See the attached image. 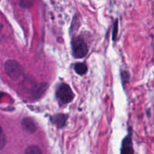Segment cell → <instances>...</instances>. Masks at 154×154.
I'll return each instance as SVG.
<instances>
[{
    "label": "cell",
    "instance_id": "cell-1",
    "mask_svg": "<svg viewBox=\"0 0 154 154\" xmlns=\"http://www.w3.org/2000/svg\"><path fill=\"white\" fill-rule=\"evenodd\" d=\"M5 71L12 81H19L23 76L22 66L14 60H8L4 65Z\"/></svg>",
    "mask_w": 154,
    "mask_h": 154
},
{
    "label": "cell",
    "instance_id": "cell-2",
    "mask_svg": "<svg viewBox=\"0 0 154 154\" xmlns=\"http://www.w3.org/2000/svg\"><path fill=\"white\" fill-rule=\"evenodd\" d=\"M72 50L74 57L84 58L88 53V48L85 41L81 37H75L72 40Z\"/></svg>",
    "mask_w": 154,
    "mask_h": 154
},
{
    "label": "cell",
    "instance_id": "cell-3",
    "mask_svg": "<svg viewBox=\"0 0 154 154\" xmlns=\"http://www.w3.org/2000/svg\"><path fill=\"white\" fill-rule=\"evenodd\" d=\"M56 95L60 102L63 104L70 103L75 97L72 88L67 84H62L57 89Z\"/></svg>",
    "mask_w": 154,
    "mask_h": 154
},
{
    "label": "cell",
    "instance_id": "cell-4",
    "mask_svg": "<svg viewBox=\"0 0 154 154\" xmlns=\"http://www.w3.org/2000/svg\"><path fill=\"white\" fill-rule=\"evenodd\" d=\"M21 125H22L23 129L25 131L26 133L33 134L35 132L37 129V126L35 123L34 120L31 117H23L21 121Z\"/></svg>",
    "mask_w": 154,
    "mask_h": 154
},
{
    "label": "cell",
    "instance_id": "cell-5",
    "mask_svg": "<svg viewBox=\"0 0 154 154\" xmlns=\"http://www.w3.org/2000/svg\"><path fill=\"white\" fill-rule=\"evenodd\" d=\"M121 154H134L133 144H132V139L131 134L128 135L123 139L122 143Z\"/></svg>",
    "mask_w": 154,
    "mask_h": 154
},
{
    "label": "cell",
    "instance_id": "cell-6",
    "mask_svg": "<svg viewBox=\"0 0 154 154\" xmlns=\"http://www.w3.org/2000/svg\"><path fill=\"white\" fill-rule=\"evenodd\" d=\"M68 115L65 114H57L51 117V121L59 128H63L67 121Z\"/></svg>",
    "mask_w": 154,
    "mask_h": 154
},
{
    "label": "cell",
    "instance_id": "cell-7",
    "mask_svg": "<svg viewBox=\"0 0 154 154\" xmlns=\"http://www.w3.org/2000/svg\"><path fill=\"white\" fill-rule=\"evenodd\" d=\"M47 88H48V84L46 83H42V84H39L35 89H34V93H33V96L35 98H39L42 94L45 93Z\"/></svg>",
    "mask_w": 154,
    "mask_h": 154
},
{
    "label": "cell",
    "instance_id": "cell-8",
    "mask_svg": "<svg viewBox=\"0 0 154 154\" xmlns=\"http://www.w3.org/2000/svg\"><path fill=\"white\" fill-rule=\"evenodd\" d=\"M75 71L79 75H84L87 72V66L85 63H78L75 66Z\"/></svg>",
    "mask_w": 154,
    "mask_h": 154
},
{
    "label": "cell",
    "instance_id": "cell-9",
    "mask_svg": "<svg viewBox=\"0 0 154 154\" xmlns=\"http://www.w3.org/2000/svg\"><path fill=\"white\" fill-rule=\"evenodd\" d=\"M25 154H42V151L38 146L30 145L26 148Z\"/></svg>",
    "mask_w": 154,
    "mask_h": 154
},
{
    "label": "cell",
    "instance_id": "cell-10",
    "mask_svg": "<svg viewBox=\"0 0 154 154\" xmlns=\"http://www.w3.org/2000/svg\"><path fill=\"white\" fill-rule=\"evenodd\" d=\"M35 0H20V6L23 8H29L34 5Z\"/></svg>",
    "mask_w": 154,
    "mask_h": 154
},
{
    "label": "cell",
    "instance_id": "cell-11",
    "mask_svg": "<svg viewBox=\"0 0 154 154\" xmlns=\"http://www.w3.org/2000/svg\"><path fill=\"white\" fill-rule=\"evenodd\" d=\"M6 144V136L0 124V150H2Z\"/></svg>",
    "mask_w": 154,
    "mask_h": 154
},
{
    "label": "cell",
    "instance_id": "cell-12",
    "mask_svg": "<svg viewBox=\"0 0 154 154\" xmlns=\"http://www.w3.org/2000/svg\"><path fill=\"white\" fill-rule=\"evenodd\" d=\"M117 29H118V23H117V20L115 21L114 26V32H113V39L116 40V36L117 35Z\"/></svg>",
    "mask_w": 154,
    "mask_h": 154
},
{
    "label": "cell",
    "instance_id": "cell-13",
    "mask_svg": "<svg viewBox=\"0 0 154 154\" xmlns=\"http://www.w3.org/2000/svg\"><path fill=\"white\" fill-rule=\"evenodd\" d=\"M122 77H123V79L125 80V82H128L129 80V74L127 72H123L122 73Z\"/></svg>",
    "mask_w": 154,
    "mask_h": 154
}]
</instances>
